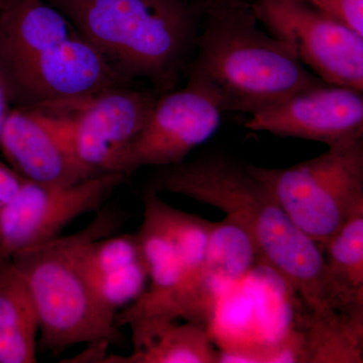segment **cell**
I'll return each mask as SVG.
<instances>
[{"label":"cell","mask_w":363,"mask_h":363,"mask_svg":"<svg viewBox=\"0 0 363 363\" xmlns=\"http://www.w3.org/2000/svg\"><path fill=\"white\" fill-rule=\"evenodd\" d=\"M152 190L185 196L217 208L240 226L306 310L307 331L343 335L354 330L362 313L338 295L327 269L323 248L300 230L248 164L225 156H207L164 167Z\"/></svg>","instance_id":"6da1fadb"},{"label":"cell","mask_w":363,"mask_h":363,"mask_svg":"<svg viewBox=\"0 0 363 363\" xmlns=\"http://www.w3.org/2000/svg\"><path fill=\"white\" fill-rule=\"evenodd\" d=\"M188 74L218 95L224 112L252 114L325 83L283 40L262 32L245 0H207Z\"/></svg>","instance_id":"7a4b0ae2"},{"label":"cell","mask_w":363,"mask_h":363,"mask_svg":"<svg viewBox=\"0 0 363 363\" xmlns=\"http://www.w3.org/2000/svg\"><path fill=\"white\" fill-rule=\"evenodd\" d=\"M128 81L173 90L194 56L197 0H48Z\"/></svg>","instance_id":"3957f363"},{"label":"cell","mask_w":363,"mask_h":363,"mask_svg":"<svg viewBox=\"0 0 363 363\" xmlns=\"http://www.w3.org/2000/svg\"><path fill=\"white\" fill-rule=\"evenodd\" d=\"M121 217L116 209L105 208L78 233L58 236L11 257L37 306L40 344L45 350L58 352L97 340L124 343L114 318L98 304L83 266L88 245L116 233Z\"/></svg>","instance_id":"277c9868"},{"label":"cell","mask_w":363,"mask_h":363,"mask_svg":"<svg viewBox=\"0 0 363 363\" xmlns=\"http://www.w3.org/2000/svg\"><path fill=\"white\" fill-rule=\"evenodd\" d=\"M143 219L136 233L149 271L147 290L116 315V324L187 320L201 283L206 242L180 212L149 189L143 196Z\"/></svg>","instance_id":"5b68a950"},{"label":"cell","mask_w":363,"mask_h":363,"mask_svg":"<svg viewBox=\"0 0 363 363\" xmlns=\"http://www.w3.org/2000/svg\"><path fill=\"white\" fill-rule=\"evenodd\" d=\"M248 167L291 221L321 247L363 203V138L288 168Z\"/></svg>","instance_id":"8992f818"},{"label":"cell","mask_w":363,"mask_h":363,"mask_svg":"<svg viewBox=\"0 0 363 363\" xmlns=\"http://www.w3.org/2000/svg\"><path fill=\"white\" fill-rule=\"evenodd\" d=\"M160 94L117 86L33 107L55 119L78 161L91 173L100 175L119 173L123 155Z\"/></svg>","instance_id":"52a82bcc"},{"label":"cell","mask_w":363,"mask_h":363,"mask_svg":"<svg viewBox=\"0 0 363 363\" xmlns=\"http://www.w3.org/2000/svg\"><path fill=\"white\" fill-rule=\"evenodd\" d=\"M259 23L327 84L363 91V35L304 0H255Z\"/></svg>","instance_id":"ba28073f"},{"label":"cell","mask_w":363,"mask_h":363,"mask_svg":"<svg viewBox=\"0 0 363 363\" xmlns=\"http://www.w3.org/2000/svg\"><path fill=\"white\" fill-rule=\"evenodd\" d=\"M223 107L213 89L188 74L182 89L161 93L142 130L121 159L118 172L128 177L143 167H171L185 162L198 145L220 128Z\"/></svg>","instance_id":"9c48e42d"},{"label":"cell","mask_w":363,"mask_h":363,"mask_svg":"<svg viewBox=\"0 0 363 363\" xmlns=\"http://www.w3.org/2000/svg\"><path fill=\"white\" fill-rule=\"evenodd\" d=\"M126 177L100 174L69 187L23 180L16 194L0 206V259L58 238L81 215L96 211Z\"/></svg>","instance_id":"30bf717a"},{"label":"cell","mask_w":363,"mask_h":363,"mask_svg":"<svg viewBox=\"0 0 363 363\" xmlns=\"http://www.w3.org/2000/svg\"><path fill=\"white\" fill-rule=\"evenodd\" d=\"M6 80L11 101L25 107L86 96L130 82L79 33L40 52Z\"/></svg>","instance_id":"8fae6325"},{"label":"cell","mask_w":363,"mask_h":363,"mask_svg":"<svg viewBox=\"0 0 363 363\" xmlns=\"http://www.w3.org/2000/svg\"><path fill=\"white\" fill-rule=\"evenodd\" d=\"M247 130L295 138L329 147L363 138L362 91L322 84L308 88L250 114Z\"/></svg>","instance_id":"7c38bea8"},{"label":"cell","mask_w":363,"mask_h":363,"mask_svg":"<svg viewBox=\"0 0 363 363\" xmlns=\"http://www.w3.org/2000/svg\"><path fill=\"white\" fill-rule=\"evenodd\" d=\"M0 150L16 174L33 183L69 187L96 176L78 161L55 119L37 107L11 109Z\"/></svg>","instance_id":"4fadbf2b"},{"label":"cell","mask_w":363,"mask_h":363,"mask_svg":"<svg viewBox=\"0 0 363 363\" xmlns=\"http://www.w3.org/2000/svg\"><path fill=\"white\" fill-rule=\"evenodd\" d=\"M77 33L48 0H0V69L4 77Z\"/></svg>","instance_id":"5bb4252c"},{"label":"cell","mask_w":363,"mask_h":363,"mask_svg":"<svg viewBox=\"0 0 363 363\" xmlns=\"http://www.w3.org/2000/svg\"><path fill=\"white\" fill-rule=\"evenodd\" d=\"M133 352L128 357L107 355L104 363H218L206 325L177 320L138 321L128 325Z\"/></svg>","instance_id":"9a60e30c"},{"label":"cell","mask_w":363,"mask_h":363,"mask_svg":"<svg viewBox=\"0 0 363 363\" xmlns=\"http://www.w3.org/2000/svg\"><path fill=\"white\" fill-rule=\"evenodd\" d=\"M259 255L247 233L225 218L212 222L206 262L196 301L195 319L209 325L217 300L252 272Z\"/></svg>","instance_id":"2e32d148"},{"label":"cell","mask_w":363,"mask_h":363,"mask_svg":"<svg viewBox=\"0 0 363 363\" xmlns=\"http://www.w3.org/2000/svg\"><path fill=\"white\" fill-rule=\"evenodd\" d=\"M40 317L32 293L11 259H0V363L37 362Z\"/></svg>","instance_id":"e0dca14e"},{"label":"cell","mask_w":363,"mask_h":363,"mask_svg":"<svg viewBox=\"0 0 363 363\" xmlns=\"http://www.w3.org/2000/svg\"><path fill=\"white\" fill-rule=\"evenodd\" d=\"M322 248L338 295L350 307L363 311V203Z\"/></svg>","instance_id":"ac0fdd59"},{"label":"cell","mask_w":363,"mask_h":363,"mask_svg":"<svg viewBox=\"0 0 363 363\" xmlns=\"http://www.w3.org/2000/svg\"><path fill=\"white\" fill-rule=\"evenodd\" d=\"M98 304L114 318L124 308L133 304L147 290L149 271L143 257L128 266L91 281Z\"/></svg>","instance_id":"d6986e66"},{"label":"cell","mask_w":363,"mask_h":363,"mask_svg":"<svg viewBox=\"0 0 363 363\" xmlns=\"http://www.w3.org/2000/svg\"><path fill=\"white\" fill-rule=\"evenodd\" d=\"M143 257L136 234L111 235L92 241L83 255V266L90 283Z\"/></svg>","instance_id":"ffe728a7"},{"label":"cell","mask_w":363,"mask_h":363,"mask_svg":"<svg viewBox=\"0 0 363 363\" xmlns=\"http://www.w3.org/2000/svg\"><path fill=\"white\" fill-rule=\"evenodd\" d=\"M363 35V0H304Z\"/></svg>","instance_id":"44dd1931"},{"label":"cell","mask_w":363,"mask_h":363,"mask_svg":"<svg viewBox=\"0 0 363 363\" xmlns=\"http://www.w3.org/2000/svg\"><path fill=\"white\" fill-rule=\"evenodd\" d=\"M23 181L13 169L0 162V206L16 194Z\"/></svg>","instance_id":"7402d4cb"},{"label":"cell","mask_w":363,"mask_h":363,"mask_svg":"<svg viewBox=\"0 0 363 363\" xmlns=\"http://www.w3.org/2000/svg\"><path fill=\"white\" fill-rule=\"evenodd\" d=\"M88 347L78 357H74L72 362H100L104 363L107 357V350L111 345L108 341L97 340L87 343Z\"/></svg>","instance_id":"603a6c76"},{"label":"cell","mask_w":363,"mask_h":363,"mask_svg":"<svg viewBox=\"0 0 363 363\" xmlns=\"http://www.w3.org/2000/svg\"><path fill=\"white\" fill-rule=\"evenodd\" d=\"M11 92H9V85L0 69V130H1L2 125L6 121L7 116L11 112Z\"/></svg>","instance_id":"cb8c5ba5"},{"label":"cell","mask_w":363,"mask_h":363,"mask_svg":"<svg viewBox=\"0 0 363 363\" xmlns=\"http://www.w3.org/2000/svg\"><path fill=\"white\" fill-rule=\"evenodd\" d=\"M197 1H207V0H197Z\"/></svg>","instance_id":"d4e9b609"}]
</instances>
